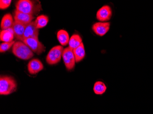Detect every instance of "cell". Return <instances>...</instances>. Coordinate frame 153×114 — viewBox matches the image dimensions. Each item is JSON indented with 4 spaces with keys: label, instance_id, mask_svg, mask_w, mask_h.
Segmentation results:
<instances>
[{
    "label": "cell",
    "instance_id": "1",
    "mask_svg": "<svg viewBox=\"0 0 153 114\" xmlns=\"http://www.w3.org/2000/svg\"><path fill=\"white\" fill-rule=\"evenodd\" d=\"M16 10L33 16L38 15L42 10L39 1L19 0L16 4Z\"/></svg>",
    "mask_w": 153,
    "mask_h": 114
},
{
    "label": "cell",
    "instance_id": "2",
    "mask_svg": "<svg viewBox=\"0 0 153 114\" xmlns=\"http://www.w3.org/2000/svg\"><path fill=\"white\" fill-rule=\"evenodd\" d=\"M17 84L16 80L11 76L4 75L0 78V94L1 95H10L16 91Z\"/></svg>",
    "mask_w": 153,
    "mask_h": 114
},
{
    "label": "cell",
    "instance_id": "3",
    "mask_svg": "<svg viewBox=\"0 0 153 114\" xmlns=\"http://www.w3.org/2000/svg\"><path fill=\"white\" fill-rule=\"evenodd\" d=\"M12 52L19 59L25 60H30L33 56V52L22 41L15 42L13 46Z\"/></svg>",
    "mask_w": 153,
    "mask_h": 114
},
{
    "label": "cell",
    "instance_id": "4",
    "mask_svg": "<svg viewBox=\"0 0 153 114\" xmlns=\"http://www.w3.org/2000/svg\"><path fill=\"white\" fill-rule=\"evenodd\" d=\"M64 49L61 45L53 47L46 56V62L50 65H56L61 61Z\"/></svg>",
    "mask_w": 153,
    "mask_h": 114
},
{
    "label": "cell",
    "instance_id": "5",
    "mask_svg": "<svg viewBox=\"0 0 153 114\" xmlns=\"http://www.w3.org/2000/svg\"><path fill=\"white\" fill-rule=\"evenodd\" d=\"M22 42L29 47L33 53L41 54L45 51V47L39 42L38 38H28L24 39Z\"/></svg>",
    "mask_w": 153,
    "mask_h": 114
},
{
    "label": "cell",
    "instance_id": "6",
    "mask_svg": "<svg viewBox=\"0 0 153 114\" xmlns=\"http://www.w3.org/2000/svg\"><path fill=\"white\" fill-rule=\"evenodd\" d=\"M62 58L66 68L69 71L74 68L76 60L73 50L68 47L63 50Z\"/></svg>",
    "mask_w": 153,
    "mask_h": 114
},
{
    "label": "cell",
    "instance_id": "7",
    "mask_svg": "<svg viewBox=\"0 0 153 114\" xmlns=\"http://www.w3.org/2000/svg\"><path fill=\"white\" fill-rule=\"evenodd\" d=\"M112 16V9L108 5L103 6L96 13V18L100 22H107L111 19Z\"/></svg>",
    "mask_w": 153,
    "mask_h": 114
},
{
    "label": "cell",
    "instance_id": "8",
    "mask_svg": "<svg viewBox=\"0 0 153 114\" xmlns=\"http://www.w3.org/2000/svg\"><path fill=\"white\" fill-rule=\"evenodd\" d=\"M110 28L109 22H98L94 24L92 30L94 32L99 36H103L106 34Z\"/></svg>",
    "mask_w": 153,
    "mask_h": 114
},
{
    "label": "cell",
    "instance_id": "9",
    "mask_svg": "<svg viewBox=\"0 0 153 114\" xmlns=\"http://www.w3.org/2000/svg\"><path fill=\"white\" fill-rule=\"evenodd\" d=\"M34 18V17L32 15L19 12L16 10L14 13V21L26 25L33 22V20Z\"/></svg>",
    "mask_w": 153,
    "mask_h": 114
},
{
    "label": "cell",
    "instance_id": "10",
    "mask_svg": "<svg viewBox=\"0 0 153 114\" xmlns=\"http://www.w3.org/2000/svg\"><path fill=\"white\" fill-rule=\"evenodd\" d=\"M39 34V29L36 27L34 21H33L27 25L23 37V40L28 38H38Z\"/></svg>",
    "mask_w": 153,
    "mask_h": 114
},
{
    "label": "cell",
    "instance_id": "11",
    "mask_svg": "<svg viewBox=\"0 0 153 114\" xmlns=\"http://www.w3.org/2000/svg\"><path fill=\"white\" fill-rule=\"evenodd\" d=\"M44 68L43 63L38 59H33L27 65V70L31 74H36Z\"/></svg>",
    "mask_w": 153,
    "mask_h": 114
},
{
    "label": "cell",
    "instance_id": "12",
    "mask_svg": "<svg viewBox=\"0 0 153 114\" xmlns=\"http://www.w3.org/2000/svg\"><path fill=\"white\" fill-rule=\"evenodd\" d=\"M26 26V25L14 21L12 29L14 36L16 39L20 41H23V37Z\"/></svg>",
    "mask_w": 153,
    "mask_h": 114
},
{
    "label": "cell",
    "instance_id": "13",
    "mask_svg": "<svg viewBox=\"0 0 153 114\" xmlns=\"http://www.w3.org/2000/svg\"><path fill=\"white\" fill-rule=\"evenodd\" d=\"M14 22L13 16L11 14H6L1 19V27L2 30H7L12 28Z\"/></svg>",
    "mask_w": 153,
    "mask_h": 114
},
{
    "label": "cell",
    "instance_id": "14",
    "mask_svg": "<svg viewBox=\"0 0 153 114\" xmlns=\"http://www.w3.org/2000/svg\"><path fill=\"white\" fill-rule=\"evenodd\" d=\"M73 52L75 58L76 63H79L82 60L85 56V46L83 43H82L79 47L73 50Z\"/></svg>",
    "mask_w": 153,
    "mask_h": 114
},
{
    "label": "cell",
    "instance_id": "15",
    "mask_svg": "<svg viewBox=\"0 0 153 114\" xmlns=\"http://www.w3.org/2000/svg\"><path fill=\"white\" fill-rule=\"evenodd\" d=\"M57 38L60 44L64 46L68 44L70 40L68 33L64 30H60L57 32Z\"/></svg>",
    "mask_w": 153,
    "mask_h": 114
},
{
    "label": "cell",
    "instance_id": "16",
    "mask_svg": "<svg viewBox=\"0 0 153 114\" xmlns=\"http://www.w3.org/2000/svg\"><path fill=\"white\" fill-rule=\"evenodd\" d=\"M12 28L7 30H2L0 33V39L2 42H11L14 38Z\"/></svg>",
    "mask_w": 153,
    "mask_h": 114
},
{
    "label": "cell",
    "instance_id": "17",
    "mask_svg": "<svg viewBox=\"0 0 153 114\" xmlns=\"http://www.w3.org/2000/svg\"><path fill=\"white\" fill-rule=\"evenodd\" d=\"M82 39L78 34H74L72 36L69 41V48L72 50L78 48L82 43Z\"/></svg>",
    "mask_w": 153,
    "mask_h": 114
},
{
    "label": "cell",
    "instance_id": "18",
    "mask_svg": "<svg viewBox=\"0 0 153 114\" xmlns=\"http://www.w3.org/2000/svg\"><path fill=\"white\" fill-rule=\"evenodd\" d=\"M107 87L104 82L98 81L95 82L93 87V90L96 95H103L106 91Z\"/></svg>",
    "mask_w": 153,
    "mask_h": 114
},
{
    "label": "cell",
    "instance_id": "19",
    "mask_svg": "<svg viewBox=\"0 0 153 114\" xmlns=\"http://www.w3.org/2000/svg\"><path fill=\"white\" fill-rule=\"evenodd\" d=\"M49 22V18L47 16L41 15L39 16L34 21L36 27L38 29L43 28L46 26Z\"/></svg>",
    "mask_w": 153,
    "mask_h": 114
},
{
    "label": "cell",
    "instance_id": "20",
    "mask_svg": "<svg viewBox=\"0 0 153 114\" xmlns=\"http://www.w3.org/2000/svg\"><path fill=\"white\" fill-rule=\"evenodd\" d=\"M15 43V41H13L11 42H4L1 44L0 45V52L1 53H4L10 49L12 46H13L14 43Z\"/></svg>",
    "mask_w": 153,
    "mask_h": 114
},
{
    "label": "cell",
    "instance_id": "21",
    "mask_svg": "<svg viewBox=\"0 0 153 114\" xmlns=\"http://www.w3.org/2000/svg\"><path fill=\"white\" fill-rule=\"evenodd\" d=\"M11 0H1L0 1V8L1 10L7 9L11 5Z\"/></svg>",
    "mask_w": 153,
    "mask_h": 114
}]
</instances>
